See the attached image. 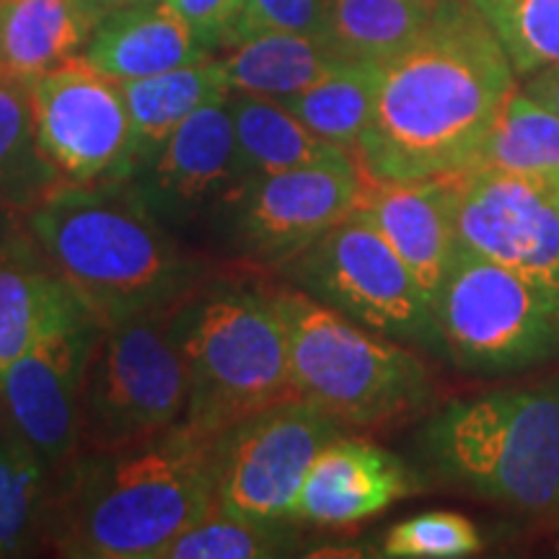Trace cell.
<instances>
[{"label": "cell", "instance_id": "ffe728a7", "mask_svg": "<svg viewBox=\"0 0 559 559\" xmlns=\"http://www.w3.org/2000/svg\"><path fill=\"white\" fill-rule=\"evenodd\" d=\"M94 26L79 0H0V68L39 79L79 58Z\"/></svg>", "mask_w": 559, "mask_h": 559}, {"label": "cell", "instance_id": "6da1fadb", "mask_svg": "<svg viewBox=\"0 0 559 559\" xmlns=\"http://www.w3.org/2000/svg\"><path fill=\"white\" fill-rule=\"evenodd\" d=\"M513 75L469 0H436L425 32L381 62L373 122L353 151L360 171L379 185H407L472 169Z\"/></svg>", "mask_w": 559, "mask_h": 559}, {"label": "cell", "instance_id": "52a82bcc", "mask_svg": "<svg viewBox=\"0 0 559 559\" xmlns=\"http://www.w3.org/2000/svg\"><path fill=\"white\" fill-rule=\"evenodd\" d=\"M179 304L104 324L83 376L81 451L122 449L177 428L190 402Z\"/></svg>", "mask_w": 559, "mask_h": 559}, {"label": "cell", "instance_id": "4316f807", "mask_svg": "<svg viewBox=\"0 0 559 559\" xmlns=\"http://www.w3.org/2000/svg\"><path fill=\"white\" fill-rule=\"evenodd\" d=\"M52 477L37 453L0 419V557L45 542Z\"/></svg>", "mask_w": 559, "mask_h": 559}, {"label": "cell", "instance_id": "9c48e42d", "mask_svg": "<svg viewBox=\"0 0 559 559\" xmlns=\"http://www.w3.org/2000/svg\"><path fill=\"white\" fill-rule=\"evenodd\" d=\"M432 309L449 358L469 373H521L559 358V300L464 243Z\"/></svg>", "mask_w": 559, "mask_h": 559}, {"label": "cell", "instance_id": "8fae6325", "mask_svg": "<svg viewBox=\"0 0 559 559\" xmlns=\"http://www.w3.org/2000/svg\"><path fill=\"white\" fill-rule=\"evenodd\" d=\"M340 428L298 396L241 419L215 443L218 508L251 521H293L313 459Z\"/></svg>", "mask_w": 559, "mask_h": 559}, {"label": "cell", "instance_id": "8992f818", "mask_svg": "<svg viewBox=\"0 0 559 559\" xmlns=\"http://www.w3.org/2000/svg\"><path fill=\"white\" fill-rule=\"evenodd\" d=\"M270 290L288 332L293 396L349 428L415 417L432 402L428 366L402 342L355 324L285 280Z\"/></svg>", "mask_w": 559, "mask_h": 559}, {"label": "cell", "instance_id": "44dd1931", "mask_svg": "<svg viewBox=\"0 0 559 559\" xmlns=\"http://www.w3.org/2000/svg\"><path fill=\"white\" fill-rule=\"evenodd\" d=\"M221 62L230 91L283 102L324 81L347 58L311 34H262L228 47Z\"/></svg>", "mask_w": 559, "mask_h": 559}, {"label": "cell", "instance_id": "836d02e7", "mask_svg": "<svg viewBox=\"0 0 559 559\" xmlns=\"http://www.w3.org/2000/svg\"><path fill=\"white\" fill-rule=\"evenodd\" d=\"M528 96H534L536 102H542L544 107H549L555 115H559V68H547L542 73L528 75L526 79Z\"/></svg>", "mask_w": 559, "mask_h": 559}, {"label": "cell", "instance_id": "3957f363", "mask_svg": "<svg viewBox=\"0 0 559 559\" xmlns=\"http://www.w3.org/2000/svg\"><path fill=\"white\" fill-rule=\"evenodd\" d=\"M24 223L102 326L177 304L205 283V264L179 247L132 179L58 185Z\"/></svg>", "mask_w": 559, "mask_h": 559}, {"label": "cell", "instance_id": "ac0fdd59", "mask_svg": "<svg viewBox=\"0 0 559 559\" xmlns=\"http://www.w3.org/2000/svg\"><path fill=\"white\" fill-rule=\"evenodd\" d=\"M83 58L122 83L205 60L210 50L166 0H145L104 16L91 32Z\"/></svg>", "mask_w": 559, "mask_h": 559}, {"label": "cell", "instance_id": "e575fe53", "mask_svg": "<svg viewBox=\"0 0 559 559\" xmlns=\"http://www.w3.org/2000/svg\"><path fill=\"white\" fill-rule=\"evenodd\" d=\"M79 3L83 5V9H86L91 19L99 24V21L104 16H109V13L128 9V5H135V3H145V0H79Z\"/></svg>", "mask_w": 559, "mask_h": 559}, {"label": "cell", "instance_id": "4fadbf2b", "mask_svg": "<svg viewBox=\"0 0 559 559\" xmlns=\"http://www.w3.org/2000/svg\"><path fill=\"white\" fill-rule=\"evenodd\" d=\"M551 174L485 166L453 174V218L459 243L559 300V202Z\"/></svg>", "mask_w": 559, "mask_h": 559}, {"label": "cell", "instance_id": "d6a6232c", "mask_svg": "<svg viewBox=\"0 0 559 559\" xmlns=\"http://www.w3.org/2000/svg\"><path fill=\"white\" fill-rule=\"evenodd\" d=\"M187 24L205 50H223V41L241 13L243 0H166Z\"/></svg>", "mask_w": 559, "mask_h": 559}, {"label": "cell", "instance_id": "5b68a950", "mask_svg": "<svg viewBox=\"0 0 559 559\" xmlns=\"http://www.w3.org/2000/svg\"><path fill=\"white\" fill-rule=\"evenodd\" d=\"M177 332L190 370L187 428L218 440L241 419L293 400L288 332L264 285L200 283L181 298Z\"/></svg>", "mask_w": 559, "mask_h": 559}, {"label": "cell", "instance_id": "9a60e30c", "mask_svg": "<svg viewBox=\"0 0 559 559\" xmlns=\"http://www.w3.org/2000/svg\"><path fill=\"white\" fill-rule=\"evenodd\" d=\"M132 185L164 223L194 218L243 179L228 99L200 107L148 158L140 160Z\"/></svg>", "mask_w": 559, "mask_h": 559}, {"label": "cell", "instance_id": "d6986e66", "mask_svg": "<svg viewBox=\"0 0 559 559\" xmlns=\"http://www.w3.org/2000/svg\"><path fill=\"white\" fill-rule=\"evenodd\" d=\"M70 293L26 223H0V376Z\"/></svg>", "mask_w": 559, "mask_h": 559}, {"label": "cell", "instance_id": "603a6c76", "mask_svg": "<svg viewBox=\"0 0 559 559\" xmlns=\"http://www.w3.org/2000/svg\"><path fill=\"white\" fill-rule=\"evenodd\" d=\"M228 109L234 117L236 145L247 177L298 169L349 153L311 132L277 99L234 91L228 96Z\"/></svg>", "mask_w": 559, "mask_h": 559}, {"label": "cell", "instance_id": "484cf974", "mask_svg": "<svg viewBox=\"0 0 559 559\" xmlns=\"http://www.w3.org/2000/svg\"><path fill=\"white\" fill-rule=\"evenodd\" d=\"M58 185L37 145L32 81L0 68V205L29 210Z\"/></svg>", "mask_w": 559, "mask_h": 559}, {"label": "cell", "instance_id": "7c38bea8", "mask_svg": "<svg viewBox=\"0 0 559 559\" xmlns=\"http://www.w3.org/2000/svg\"><path fill=\"white\" fill-rule=\"evenodd\" d=\"M37 145L60 185H104L138 169V140L122 83L79 58L32 81Z\"/></svg>", "mask_w": 559, "mask_h": 559}, {"label": "cell", "instance_id": "83f0119b", "mask_svg": "<svg viewBox=\"0 0 559 559\" xmlns=\"http://www.w3.org/2000/svg\"><path fill=\"white\" fill-rule=\"evenodd\" d=\"M474 166L515 174L559 171V115L526 91L513 88L502 102Z\"/></svg>", "mask_w": 559, "mask_h": 559}, {"label": "cell", "instance_id": "5bb4252c", "mask_svg": "<svg viewBox=\"0 0 559 559\" xmlns=\"http://www.w3.org/2000/svg\"><path fill=\"white\" fill-rule=\"evenodd\" d=\"M366 190L368 179L353 153L298 169L251 174L230 194L234 239L254 262L283 267L353 215Z\"/></svg>", "mask_w": 559, "mask_h": 559}, {"label": "cell", "instance_id": "d4e9b609", "mask_svg": "<svg viewBox=\"0 0 559 559\" xmlns=\"http://www.w3.org/2000/svg\"><path fill=\"white\" fill-rule=\"evenodd\" d=\"M381 62L347 60L324 81L283 99L293 115L326 143L355 151L376 115Z\"/></svg>", "mask_w": 559, "mask_h": 559}, {"label": "cell", "instance_id": "277c9868", "mask_svg": "<svg viewBox=\"0 0 559 559\" xmlns=\"http://www.w3.org/2000/svg\"><path fill=\"white\" fill-rule=\"evenodd\" d=\"M449 485L531 515H559V379L440 409L419 436Z\"/></svg>", "mask_w": 559, "mask_h": 559}, {"label": "cell", "instance_id": "f1b7e54d", "mask_svg": "<svg viewBox=\"0 0 559 559\" xmlns=\"http://www.w3.org/2000/svg\"><path fill=\"white\" fill-rule=\"evenodd\" d=\"M293 521H251L210 510L205 519L158 551L156 559H270L290 557L298 549Z\"/></svg>", "mask_w": 559, "mask_h": 559}, {"label": "cell", "instance_id": "2e32d148", "mask_svg": "<svg viewBox=\"0 0 559 559\" xmlns=\"http://www.w3.org/2000/svg\"><path fill=\"white\" fill-rule=\"evenodd\" d=\"M419 481L394 453L360 438H334L313 459L293 521L349 526L415 492Z\"/></svg>", "mask_w": 559, "mask_h": 559}, {"label": "cell", "instance_id": "cb8c5ba5", "mask_svg": "<svg viewBox=\"0 0 559 559\" xmlns=\"http://www.w3.org/2000/svg\"><path fill=\"white\" fill-rule=\"evenodd\" d=\"M436 0H326L324 39L347 60L386 62L430 24Z\"/></svg>", "mask_w": 559, "mask_h": 559}, {"label": "cell", "instance_id": "7a4b0ae2", "mask_svg": "<svg viewBox=\"0 0 559 559\" xmlns=\"http://www.w3.org/2000/svg\"><path fill=\"white\" fill-rule=\"evenodd\" d=\"M215 443L179 423L122 449L81 451L52 477L45 542L70 559H156L218 508Z\"/></svg>", "mask_w": 559, "mask_h": 559}, {"label": "cell", "instance_id": "4dcf8cb0", "mask_svg": "<svg viewBox=\"0 0 559 559\" xmlns=\"http://www.w3.org/2000/svg\"><path fill=\"white\" fill-rule=\"evenodd\" d=\"M479 549L477 526L449 510H432L396 523L383 539V555L396 559H453L477 555Z\"/></svg>", "mask_w": 559, "mask_h": 559}, {"label": "cell", "instance_id": "e0dca14e", "mask_svg": "<svg viewBox=\"0 0 559 559\" xmlns=\"http://www.w3.org/2000/svg\"><path fill=\"white\" fill-rule=\"evenodd\" d=\"M360 210L402 257L428 298L436 300L451 267L453 251L459 247L453 179H425L407 185L368 181Z\"/></svg>", "mask_w": 559, "mask_h": 559}, {"label": "cell", "instance_id": "7402d4cb", "mask_svg": "<svg viewBox=\"0 0 559 559\" xmlns=\"http://www.w3.org/2000/svg\"><path fill=\"white\" fill-rule=\"evenodd\" d=\"M122 94L138 140V164L179 128L187 117L213 102H226L228 86L223 62L213 55L148 79L122 81Z\"/></svg>", "mask_w": 559, "mask_h": 559}, {"label": "cell", "instance_id": "1f68e13d", "mask_svg": "<svg viewBox=\"0 0 559 559\" xmlns=\"http://www.w3.org/2000/svg\"><path fill=\"white\" fill-rule=\"evenodd\" d=\"M326 0H243L223 50L262 34H311L324 39Z\"/></svg>", "mask_w": 559, "mask_h": 559}, {"label": "cell", "instance_id": "ba28073f", "mask_svg": "<svg viewBox=\"0 0 559 559\" xmlns=\"http://www.w3.org/2000/svg\"><path fill=\"white\" fill-rule=\"evenodd\" d=\"M280 272L285 283L355 324L449 358L428 293L360 207Z\"/></svg>", "mask_w": 559, "mask_h": 559}, {"label": "cell", "instance_id": "30bf717a", "mask_svg": "<svg viewBox=\"0 0 559 559\" xmlns=\"http://www.w3.org/2000/svg\"><path fill=\"white\" fill-rule=\"evenodd\" d=\"M99 330L68 293L32 347L0 376V419L37 453L50 477L81 453L83 376Z\"/></svg>", "mask_w": 559, "mask_h": 559}, {"label": "cell", "instance_id": "d590c367", "mask_svg": "<svg viewBox=\"0 0 559 559\" xmlns=\"http://www.w3.org/2000/svg\"><path fill=\"white\" fill-rule=\"evenodd\" d=\"M551 185H555V194H557V202H559V171L551 174Z\"/></svg>", "mask_w": 559, "mask_h": 559}, {"label": "cell", "instance_id": "f546056e", "mask_svg": "<svg viewBox=\"0 0 559 559\" xmlns=\"http://www.w3.org/2000/svg\"><path fill=\"white\" fill-rule=\"evenodd\" d=\"M521 79L559 68V0H469Z\"/></svg>", "mask_w": 559, "mask_h": 559}]
</instances>
